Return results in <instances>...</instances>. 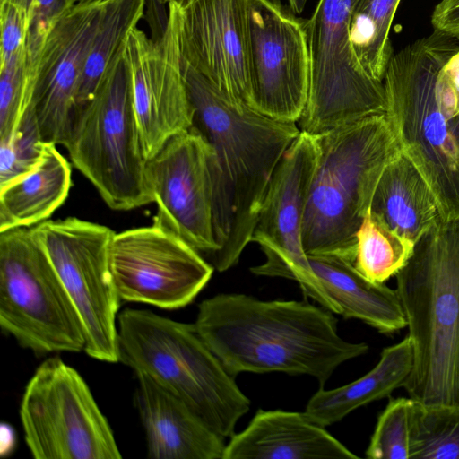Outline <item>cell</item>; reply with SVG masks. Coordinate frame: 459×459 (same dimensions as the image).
<instances>
[{"mask_svg":"<svg viewBox=\"0 0 459 459\" xmlns=\"http://www.w3.org/2000/svg\"><path fill=\"white\" fill-rule=\"evenodd\" d=\"M416 401L391 399L379 415L366 456L370 459H411Z\"/></svg>","mask_w":459,"mask_h":459,"instance_id":"obj_29","label":"cell"},{"mask_svg":"<svg viewBox=\"0 0 459 459\" xmlns=\"http://www.w3.org/2000/svg\"><path fill=\"white\" fill-rule=\"evenodd\" d=\"M1 48L0 66L27 49L30 15L20 4L0 0Z\"/></svg>","mask_w":459,"mask_h":459,"instance_id":"obj_32","label":"cell"},{"mask_svg":"<svg viewBox=\"0 0 459 459\" xmlns=\"http://www.w3.org/2000/svg\"><path fill=\"white\" fill-rule=\"evenodd\" d=\"M24 7L30 15L27 49L36 56L53 24L74 5V0H8Z\"/></svg>","mask_w":459,"mask_h":459,"instance_id":"obj_33","label":"cell"},{"mask_svg":"<svg viewBox=\"0 0 459 459\" xmlns=\"http://www.w3.org/2000/svg\"><path fill=\"white\" fill-rule=\"evenodd\" d=\"M414 366V348L407 335L400 342L385 348L377 364L361 377L337 388L320 389L309 399L305 414L326 428L352 411L389 396L403 387Z\"/></svg>","mask_w":459,"mask_h":459,"instance_id":"obj_23","label":"cell"},{"mask_svg":"<svg viewBox=\"0 0 459 459\" xmlns=\"http://www.w3.org/2000/svg\"><path fill=\"white\" fill-rule=\"evenodd\" d=\"M30 230L50 259L81 319L84 351L97 360L118 362L117 316L121 299L108 260L115 232L76 217L48 219Z\"/></svg>","mask_w":459,"mask_h":459,"instance_id":"obj_11","label":"cell"},{"mask_svg":"<svg viewBox=\"0 0 459 459\" xmlns=\"http://www.w3.org/2000/svg\"><path fill=\"white\" fill-rule=\"evenodd\" d=\"M438 74L454 93L459 97V49L446 61Z\"/></svg>","mask_w":459,"mask_h":459,"instance_id":"obj_35","label":"cell"},{"mask_svg":"<svg viewBox=\"0 0 459 459\" xmlns=\"http://www.w3.org/2000/svg\"><path fill=\"white\" fill-rule=\"evenodd\" d=\"M212 149L193 126L173 137L145 165L157 212L171 230L211 264L219 250L213 229Z\"/></svg>","mask_w":459,"mask_h":459,"instance_id":"obj_15","label":"cell"},{"mask_svg":"<svg viewBox=\"0 0 459 459\" xmlns=\"http://www.w3.org/2000/svg\"><path fill=\"white\" fill-rule=\"evenodd\" d=\"M307 256L313 273L334 304L336 314L361 320L385 334L407 326L396 290L368 281L352 262L341 256Z\"/></svg>","mask_w":459,"mask_h":459,"instance_id":"obj_21","label":"cell"},{"mask_svg":"<svg viewBox=\"0 0 459 459\" xmlns=\"http://www.w3.org/2000/svg\"><path fill=\"white\" fill-rule=\"evenodd\" d=\"M411 459H459V406L416 401Z\"/></svg>","mask_w":459,"mask_h":459,"instance_id":"obj_28","label":"cell"},{"mask_svg":"<svg viewBox=\"0 0 459 459\" xmlns=\"http://www.w3.org/2000/svg\"><path fill=\"white\" fill-rule=\"evenodd\" d=\"M117 333L120 362L153 377L224 438L235 434L250 401L194 324L125 309L117 316Z\"/></svg>","mask_w":459,"mask_h":459,"instance_id":"obj_6","label":"cell"},{"mask_svg":"<svg viewBox=\"0 0 459 459\" xmlns=\"http://www.w3.org/2000/svg\"><path fill=\"white\" fill-rule=\"evenodd\" d=\"M146 0H106L85 63L75 108L94 95L108 67L124 50L143 16Z\"/></svg>","mask_w":459,"mask_h":459,"instance_id":"obj_25","label":"cell"},{"mask_svg":"<svg viewBox=\"0 0 459 459\" xmlns=\"http://www.w3.org/2000/svg\"><path fill=\"white\" fill-rule=\"evenodd\" d=\"M401 0H359L350 26V42L363 71L382 82L394 54L389 38Z\"/></svg>","mask_w":459,"mask_h":459,"instance_id":"obj_26","label":"cell"},{"mask_svg":"<svg viewBox=\"0 0 459 459\" xmlns=\"http://www.w3.org/2000/svg\"><path fill=\"white\" fill-rule=\"evenodd\" d=\"M106 0H74L75 4H95V3H102Z\"/></svg>","mask_w":459,"mask_h":459,"instance_id":"obj_38","label":"cell"},{"mask_svg":"<svg viewBox=\"0 0 459 459\" xmlns=\"http://www.w3.org/2000/svg\"><path fill=\"white\" fill-rule=\"evenodd\" d=\"M333 312L296 300L218 294L203 300L194 323L226 370L283 372L315 377L320 387L342 363L368 351L337 332Z\"/></svg>","mask_w":459,"mask_h":459,"instance_id":"obj_1","label":"cell"},{"mask_svg":"<svg viewBox=\"0 0 459 459\" xmlns=\"http://www.w3.org/2000/svg\"><path fill=\"white\" fill-rule=\"evenodd\" d=\"M108 260L121 299L163 309L190 304L214 270L187 242L156 222L115 233Z\"/></svg>","mask_w":459,"mask_h":459,"instance_id":"obj_13","label":"cell"},{"mask_svg":"<svg viewBox=\"0 0 459 459\" xmlns=\"http://www.w3.org/2000/svg\"><path fill=\"white\" fill-rule=\"evenodd\" d=\"M24 440L35 459H119L112 429L80 373L45 359L20 404Z\"/></svg>","mask_w":459,"mask_h":459,"instance_id":"obj_10","label":"cell"},{"mask_svg":"<svg viewBox=\"0 0 459 459\" xmlns=\"http://www.w3.org/2000/svg\"><path fill=\"white\" fill-rule=\"evenodd\" d=\"M136 406L152 459H222L224 437L185 402L144 372H135Z\"/></svg>","mask_w":459,"mask_h":459,"instance_id":"obj_19","label":"cell"},{"mask_svg":"<svg viewBox=\"0 0 459 459\" xmlns=\"http://www.w3.org/2000/svg\"><path fill=\"white\" fill-rule=\"evenodd\" d=\"M369 211L413 245L429 229L444 221L432 190L403 151L385 167Z\"/></svg>","mask_w":459,"mask_h":459,"instance_id":"obj_22","label":"cell"},{"mask_svg":"<svg viewBox=\"0 0 459 459\" xmlns=\"http://www.w3.org/2000/svg\"><path fill=\"white\" fill-rule=\"evenodd\" d=\"M359 458L305 412L259 410L222 459Z\"/></svg>","mask_w":459,"mask_h":459,"instance_id":"obj_20","label":"cell"},{"mask_svg":"<svg viewBox=\"0 0 459 459\" xmlns=\"http://www.w3.org/2000/svg\"><path fill=\"white\" fill-rule=\"evenodd\" d=\"M359 0H319L306 21L310 82L297 125L318 135L353 121L386 113L382 82L359 65L350 42L351 22Z\"/></svg>","mask_w":459,"mask_h":459,"instance_id":"obj_9","label":"cell"},{"mask_svg":"<svg viewBox=\"0 0 459 459\" xmlns=\"http://www.w3.org/2000/svg\"><path fill=\"white\" fill-rule=\"evenodd\" d=\"M307 0H288L292 13L299 14L303 12Z\"/></svg>","mask_w":459,"mask_h":459,"instance_id":"obj_36","label":"cell"},{"mask_svg":"<svg viewBox=\"0 0 459 459\" xmlns=\"http://www.w3.org/2000/svg\"><path fill=\"white\" fill-rule=\"evenodd\" d=\"M250 108L295 122L308 96L310 53L306 21L276 0H247Z\"/></svg>","mask_w":459,"mask_h":459,"instance_id":"obj_14","label":"cell"},{"mask_svg":"<svg viewBox=\"0 0 459 459\" xmlns=\"http://www.w3.org/2000/svg\"><path fill=\"white\" fill-rule=\"evenodd\" d=\"M318 158L315 135L300 131L281 159L271 179L252 236L265 261L255 275L298 281L304 293L336 314L334 304L313 273L303 248L302 228Z\"/></svg>","mask_w":459,"mask_h":459,"instance_id":"obj_12","label":"cell"},{"mask_svg":"<svg viewBox=\"0 0 459 459\" xmlns=\"http://www.w3.org/2000/svg\"><path fill=\"white\" fill-rule=\"evenodd\" d=\"M434 30L394 53L383 84L402 151L420 170L444 221H459V97L439 77L459 49Z\"/></svg>","mask_w":459,"mask_h":459,"instance_id":"obj_3","label":"cell"},{"mask_svg":"<svg viewBox=\"0 0 459 459\" xmlns=\"http://www.w3.org/2000/svg\"><path fill=\"white\" fill-rule=\"evenodd\" d=\"M162 3H167L168 5H174L178 8L185 6L190 0H160Z\"/></svg>","mask_w":459,"mask_h":459,"instance_id":"obj_37","label":"cell"},{"mask_svg":"<svg viewBox=\"0 0 459 459\" xmlns=\"http://www.w3.org/2000/svg\"><path fill=\"white\" fill-rule=\"evenodd\" d=\"M180 56L238 111L250 108L247 0L169 5Z\"/></svg>","mask_w":459,"mask_h":459,"instance_id":"obj_17","label":"cell"},{"mask_svg":"<svg viewBox=\"0 0 459 459\" xmlns=\"http://www.w3.org/2000/svg\"><path fill=\"white\" fill-rule=\"evenodd\" d=\"M318 158L303 220L307 255L354 262L356 235L385 167L402 151L387 113L315 135Z\"/></svg>","mask_w":459,"mask_h":459,"instance_id":"obj_5","label":"cell"},{"mask_svg":"<svg viewBox=\"0 0 459 459\" xmlns=\"http://www.w3.org/2000/svg\"><path fill=\"white\" fill-rule=\"evenodd\" d=\"M0 326L37 356L85 348L81 319L30 228L0 231Z\"/></svg>","mask_w":459,"mask_h":459,"instance_id":"obj_8","label":"cell"},{"mask_svg":"<svg viewBox=\"0 0 459 459\" xmlns=\"http://www.w3.org/2000/svg\"><path fill=\"white\" fill-rule=\"evenodd\" d=\"M414 348L404 385L425 405L459 406V221H441L395 275Z\"/></svg>","mask_w":459,"mask_h":459,"instance_id":"obj_4","label":"cell"},{"mask_svg":"<svg viewBox=\"0 0 459 459\" xmlns=\"http://www.w3.org/2000/svg\"><path fill=\"white\" fill-rule=\"evenodd\" d=\"M180 61L195 109L192 126L212 149L213 229L219 250L211 264L223 272L238 263L252 241L273 175L300 129L295 122L252 108L238 111L181 56Z\"/></svg>","mask_w":459,"mask_h":459,"instance_id":"obj_2","label":"cell"},{"mask_svg":"<svg viewBox=\"0 0 459 459\" xmlns=\"http://www.w3.org/2000/svg\"><path fill=\"white\" fill-rule=\"evenodd\" d=\"M104 2L75 4L46 35L30 106L45 143L63 145Z\"/></svg>","mask_w":459,"mask_h":459,"instance_id":"obj_18","label":"cell"},{"mask_svg":"<svg viewBox=\"0 0 459 459\" xmlns=\"http://www.w3.org/2000/svg\"><path fill=\"white\" fill-rule=\"evenodd\" d=\"M46 144L29 106L13 133L0 139V187L32 170L42 160Z\"/></svg>","mask_w":459,"mask_h":459,"instance_id":"obj_30","label":"cell"},{"mask_svg":"<svg viewBox=\"0 0 459 459\" xmlns=\"http://www.w3.org/2000/svg\"><path fill=\"white\" fill-rule=\"evenodd\" d=\"M36 56L28 50L0 66V139L8 137L30 103Z\"/></svg>","mask_w":459,"mask_h":459,"instance_id":"obj_31","label":"cell"},{"mask_svg":"<svg viewBox=\"0 0 459 459\" xmlns=\"http://www.w3.org/2000/svg\"><path fill=\"white\" fill-rule=\"evenodd\" d=\"M56 145L47 143L42 160L32 170L0 187V231L47 221L66 200L72 169Z\"/></svg>","mask_w":459,"mask_h":459,"instance_id":"obj_24","label":"cell"},{"mask_svg":"<svg viewBox=\"0 0 459 459\" xmlns=\"http://www.w3.org/2000/svg\"><path fill=\"white\" fill-rule=\"evenodd\" d=\"M431 23L434 30L459 39V0H441L432 13Z\"/></svg>","mask_w":459,"mask_h":459,"instance_id":"obj_34","label":"cell"},{"mask_svg":"<svg viewBox=\"0 0 459 459\" xmlns=\"http://www.w3.org/2000/svg\"><path fill=\"white\" fill-rule=\"evenodd\" d=\"M123 57L143 154L149 160L171 137L189 129L195 115L172 16L168 14L157 40L135 27L126 39Z\"/></svg>","mask_w":459,"mask_h":459,"instance_id":"obj_16","label":"cell"},{"mask_svg":"<svg viewBox=\"0 0 459 459\" xmlns=\"http://www.w3.org/2000/svg\"><path fill=\"white\" fill-rule=\"evenodd\" d=\"M124 50L93 97L74 108L63 145L74 167L115 211L152 203Z\"/></svg>","mask_w":459,"mask_h":459,"instance_id":"obj_7","label":"cell"},{"mask_svg":"<svg viewBox=\"0 0 459 459\" xmlns=\"http://www.w3.org/2000/svg\"><path fill=\"white\" fill-rule=\"evenodd\" d=\"M353 264L368 281L384 283L404 267L414 246L398 236L370 211L356 235Z\"/></svg>","mask_w":459,"mask_h":459,"instance_id":"obj_27","label":"cell"}]
</instances>
